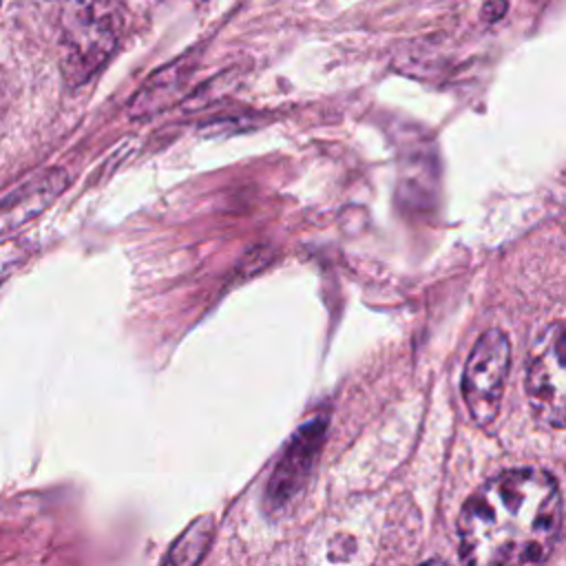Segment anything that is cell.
Wrapping results in <instances>:
<instances>
[{"label":"cell","mask_w":566,"mask_h":566,"mask_svg":"<svg viewBox=\"0 0 566 566\" xmlns=\"http://www.w3.org/2000/svg\"><path fill=\"white\" fill-rule=\"evenodd\" d=\"M562 531V495L553 475L504 471L480 486L460 515L464 566H544Z\"/></svg>","instance_id":"6da1fadb"},{"label":"cell","mask_w":566,"mask_h":566,"mask_svg":"<svg viewBox=\"0 0 566 566\" xmlns=\"http://www.w3.org/2000/svg\"><path fill=\"white\" fill-rule=\"evenodd\" d=\"M62 69L71 84L93 77L115 51L122 18L113 0H60Z\"/></svg>","instance_id":"7a4b0ae2"},{"label":"cell","mask_w":566,"mask_h":566,"mask_svg":"<svg viewBox=\"0 0 566 566\" xmlns=\"http://www.w3.org/2000/svg\"><path fill=\"white\" fill-rule=\"evenodd\" d=\"M509 338L500 329H489L467 360L462 394L478 424H489L497 416L509 374Z\"/></svg>","instance_id":"3957f363"},{"label":"cell","mask_w":566,"mask_h":566,"mask_svg":"<svg viewBox=\"0 0 566 566\" xmlns=\"http://www.w3.org/2000/svg\"><path fill=\"white\" fill-rule=\"evenodd\" d=\"M528 400L537 418L551 427H564L566 387H564V327L553 323L533 345L526 376Z\"/></svg>","instance_id":"277c9868"},{"label":"cell","mask_w":566,"mask_h":566,"mask_svg":"<svg viewBox=\"0 0 566 566\" xmlns=\"http://www.w3.org/2000/svg\"><path fill=\"white\" fill-rule=\"evenodd\" d=\"M321 436H323V427L318 422H312L307 429L298 431L294 444L287 449L285 458L276 467V473L270 482V497L274 504L285 502L298 489L303 475L310 471L314 462Z\"/></svg>","instance_id":"5b68a950"},{"label":"cell","mask_w":566,"mask_h":566,"mask_svg":"<svg viewBox=\"0 0 566 566\" xmlns=\"http://www.w3.org/2000/svg\"><path fill=\"white\" fill-rule=\"evenodd\" d=\"M210 533L212 526L208 520H197L195 524H190L186 533L172 544L164 566H197L210 544Z\"/></svg>","instance_id":"8992f818"},{"label":"cell","mask_w":566,"mask_h":566,"mask_svg":"<svg viewBox=\"0 0 566 566\" xmlns=\"http://www.w3.org/2000/svg\"><path fill=\"white\" fill-rule=\"evenodd\" d=\"M420 566H449V564L438 562V559H431V562H424V564H420Z\"/></svg>","instance_id":"52a82bcc"}]
</instances>
